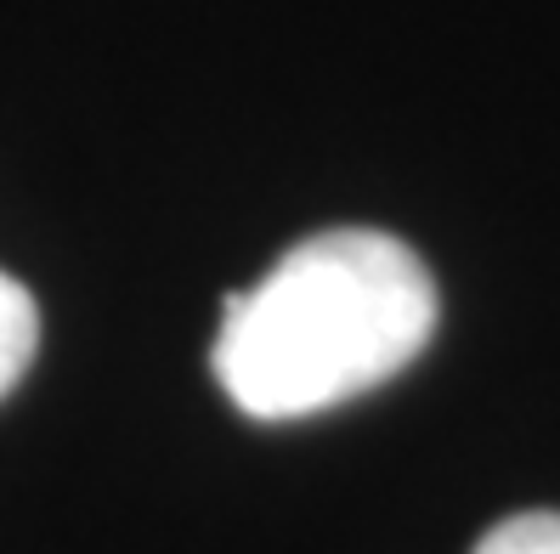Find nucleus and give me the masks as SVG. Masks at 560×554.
<instances>
[{"label": "nucleus", "mask_w": 560, "mask_h": 554, "mask_svg": "<svg viewBox=\"0 0 560 554\" xmlns=\"http://www.w3.org/2000/svg\"><path fill=\"white\" fill-rule=\"evenodd\" d=\"M436 334L424 260L374 226H335L226 295L215 379L249 419H312L397 379Z\"/></svg>", "instance_id": "obj_1"}, {"label": "nucleus", "mask_w": 560, "mask_h": 554, "mask_svg": "<svg viewBox=\"0 0 560 554\" xmlns=\"http://www.w3.org/2000/svg\"><path fill=\"white\" fill-rule=\"evenodd\" d=\"M40 351V311H35V295L12 278L0 272V402L18 390V379L28 374Z\"/></svg>", "instance_id": "obj_2"}, {"label": "nucleus", "mask_w": 560, "mask_h": 554, "mask_svg": "<svg viewBox=\"0 0 560 554\" xmlns=\"http://www.w3.org/2000/svg\"><path fill=\"white\" fill-rule=\"evenodd\" d=\"M476 554H560V515H510L476 543Z\"/></svg>", "instance_id": "obj_3"}]
</instances>
